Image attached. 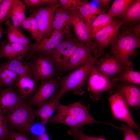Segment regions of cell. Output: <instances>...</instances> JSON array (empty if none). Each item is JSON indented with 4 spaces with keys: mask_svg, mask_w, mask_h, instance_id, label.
<instances>
[{
    "mask_svg": "<svg viewBox=\"0 0 140 140\" xmlns=\"http://www.w3.org/2000/svg\"><path fill=\"white\" fill-rule=\"evenodd\" d=\"M45 132L46 129L45 125L41 122H34L30 126L27 132L36 139Z\"/></svg>",
    "mask_w": 140,
    "mask_h": 140,
    "instance_id": "836d02e7",
    "label": "cell"
},
{
    "mask_svg": "<svg viewBox=\"0 0 140 140\" xmlns=\"http://www.w3.org/2000/svg\"><path fill=\"white\" fill-rule=\"evenodd\" d=\"M134 0H115L108 10V13L113 19L120 18Z\"/></svg>",
    "mask_w": 140,
    "mask_h": 140,
    "instance_id": "83f0119b",
    "label": "cell"
},
{
    "mask_svg": "<svg viewBox=\"0 0 140 140\" xmlns=\"http://www.w3.org/2000/svg\"><path fill=\"white\" fill-rule=\"evenodd\" d=\"M22 101L11 87L5 88L0 92V113L5 115Z\"/></svg>",
    "mask_w": 140,
    "mask_h": 140,
    "instance_id": "ac0fdd59",
    "label": "cell"
},
{
    "mask_svg": "<svg viewBox=\"0 0 140 140\" xmlns=\"http://www.w3.org/2000/svg\"><path fill=\"white\" fill-rule=\"evenodd\" d=\"M112 20V18L108 13H104L98 16L88 27L91 38L97 32L109 24Z\"/></svg>",
    "mask_w": 140,
    "mask_h": 140,
    "instance_id": "4316f807",
    "label": "cell"
},
{
    "mask_svg": "<svg viewBox=\"0 0 140 140\" xmlns=\"http://www.w3.org/2000/svg\"><path fill=\"white\" fill-rule=\"evenodd\" d=\"M116 91L129 106L136 109L140 107V88L138 86L123 83L116 86Z\"/></svg>",
    "mask_w": 140,
    "mask_h": 140,
    "instance_id": "2e32d148",
    "label": "cell"
},
{
    "mask_svg": "<svg viewBox=\"0 0 140 140\" xmlns=\"http://www.w3.org/2000/svg\"><path fill=\"white\" fill-rule=\"evenodd\" d=\"M124 24L121 20H112L108 25L95 33L92 38L98 46V53L102 54L104 50L110 45L118 33L120 26Z\"/></svg>",
    "mask_w": 140,
    "mask_h": 140,
    "instance_id": "4fadbf2b",
    "label": "cell"
},
{
    "mask_svg": "<svg viewBox=\"0 0 140 140\" xmlns=\"http://www.w3.org/2000/svg\"><path fill=\"white\" fill-rule=\"evenodd\" d=\"M65 33L62 31H54L32 45L27 54V60L33 57L36 53L49 52L57 47L64 39Z\"/></svg>",
    "mask_w": 140,
    "mask_h": 140,
    "instance_id": "7c38bea8",
    "label": "cell"
},
{
    "mask_svg": "<svg viewBox=\"0 0 140 140\" xmlns=\"http://www.w3.org/2000/svg\"><path fill=\"white\" fill-rule=\"evenodd\" d=\"M65 36L64 39L57 47L45 53L52 59L56 68L59 69L73 54L80 41L72 34Z\"/></svg>",
    "mask_w": 140,
    "mask_h": 140,
    "instance_id": "5b68a950",
    "label": "cell"
},
{
    "mask_svg": "<svg viewBox=\"0 0 140 140\" xmlns=\"http://www.w3.org/2000/svg\"><path fill=\"white\" fill-rule=\"evenodd\" d=\"M4 58L21 61L10 43L8 42L7 43L6 40L2 43L0 46V58Z\"/></svg>",
    "mask_w": 140,
    "mask_h": 140,
    "instance_id": "f546056e",
    "label": "cell"
},
{
    "mask_svg": "<svg viewBox=\"0 0 140 140\" xmlns=\"http://www.w3.org/2000/svg\"><path fill=\"white\" fill-rule=\"evenodd\" d=\"M60 6L69 13L78 11L81 4L80 0H59Z\"/></svg>",
    "mask_w": 140,
    "mask_h": 140,
    "instance_id": "1f68e13d",
    "label": "cell"
},
{
    "mask_svg": "<svg viewBox=\"0 0 140 140\" xmlns=\"http://www.w3.org/2000/svg\"><path fill=\"white\" fill-rule=\"evenodd\" d=\"M3 30L2 28L0 26V41L2 37L3 33Z\"/></svg>",
    "mask_w": 140,
    "mask_h": 140,
    "instance_id": "f6af8a7d",
    "label": "cell"
},
{
    "mask_svg": "<svg viewBox=\"0 0 140 140\" xmlns=\"http://www.w3.org/2000/svg\"><path fill=\"white\" fill-rule=\"evenodd\" d=\"M37 82L30 76H19L15 84L19 97L22 99L31 96L36 91Z\"/></svg>",
    "mask_w": 140,
    "mask_h": 140,
    "instance_id": "d6986e66",
    "label": "cell"
},
{
    "mask_svg": "<svg viewBox=\"0 0 140 140\" xmlns=\"http://www.w3.org/2000/svg\"><path fill=\"white\" fill-rule=\"evenodd\" d=\"M78 11L83 17L88 29L90 24L96 17L101 14L105 13L106 11L86 0L81 1Z\"/></svg>",
    "mask_w": 140,
    "mask_h": 140,
    "instance_id": "44dd1931",
    "label": "cell"
},
{
    "mask_svg": "<svg viewBox=\"0 0 140 140\" xmlns=\"http://www.w3.org/2000/svg\"><path fill=\"white\" fill-rule=\"evenodd\" d=\"M68 133L72 136L73 140H106L102 137L88 136L82 130L79 129L68 130Z\"/></svg>",
    "mask_w": 140,
    "mask_h": 140,
    "instance_id": "4dcf8cb0",
    "label": "cell"
},
{
    "mask_svg": "<svg viewBox=\"0 0 140 140\" xmlns=\"http://www.w3.org/2000/svg\"><path fill=\"white\" fill-rule=\"evenodd\" d=\"M3 0H0V4L3 2Z\"/></svg>",
    "mask_w": 140,
    "mask_h": 140,
    "instance_id": "7dc6e473",
    "label": "cell"
},
{
    "mask_svg": "<svg viewBox=\"0 0 140 140\" xmlns=\"http://www.w3.org/2000/svg\"><path fill=\"white\" fill-rule=\"evenodd\" d=\"M10 43L22 61L30 50V46L18 43Z\"/></svg>",
    "mask_w": 140,
    "mask_h": 140,
    "instance_id": "d590c367",
    "label": "cell"
},
{
    "mask_svg": "<svg viewBox=\"0 0 140 140\" xmlns=\"http://www.w3.org/2000/svg\"><path fill=\"white\" fill-rule=\"evenodd\" d=\"M19 76L8 68L0 66V85L5 88H10L15 84Z\"/></svg>",
    "mask_w": 140,
    "mask_h": 140,
    "instance_id": "f1b7e54d",
    "label": "cell"
},
{
    "mask_svg": "<svg viewBox=\"0 0 140 140\" xmlns=\"http://www.w3.org/2000/svg\"><path fill=\"white\" fill-rule=\"evenodd\" d=\"M91 51L84 43L80 41L75 52L68 62L59 69L67 71L76 69L92 60L94 55Z\"/></svg>",
    "mask_w": 140,
    "mask_h": 140,
    "instance_id": "9a60e30c",
    "label": "cell"
},
{
    "mask_svg": "<svg viewBox=\"0 0 140 140\" xmlns=\"http://www.w3.org/2000/svg\"><path fill=\"white\" fill-rule=\"evenodd\" d=\"M125 30L137 37L140 38V24L139 23L136 24L134 26Z\"/></svg>",
    "mask_w": 140,
    "mask_h": 140,
    "instance_id": "60d3db41",
    "label": "cell"
},
{
    "mask_svg": "<svg viewBox=\"0 0 140 140\" xmlns=\"http://www.w3.org/2000/svg\"><path fill=\"white\" fill-rule=\"evenodd\" d=\"M87 81L89 97L94 101L100 99L102 93L111 92L114 87L110 78L97 71L94 66L90 71Z\"/></svg>",
    "mask_w": 140,
    "mask_h": 140,
    "instance_id": "52a82bcc",
    "label": "cell"
},
{
    "mask_svg": "<svg viewBox=\"0 0 140 140\" xmlns=\"http://www.w3.org/2000/svg\"><path fill=\"white\" fill-rule=\"evenodd\" d=\"M71 25L69 13L59 6L56 9L53 21L54 31H63L65 35H70Z\"/></svg>",
    "mask_w": 140,
    "mask_h": 140,
    "instance_id": "ffe728a7",
    "label": "cell"
},
{
    "mask_svg": "<svg viewBox=\"0 0 140 140\" xmlns=\"http://www.w3.org/2000/svg\"><path fill=\"white\" fill-rule=\"evenodd\" d=\"M8 125L5 115L0 113V140H8L10 133Z\"/></svg>",
    "mask_w": 140,
    "mask_h": 140,
    "instance_id": "e575fe53",
    "label": "cell"
},
{
    "mask_svg": "<svg viewBox=\"0 0 140 140\" xmlns=\"http://www.w3.org/2000/svg\"><path fill=\"white\" fill-rule=\"evenodd\" d=\"M20 26L30 33L31 26L29 17H25L22 22Z\"/></svg>",
    "mask_w": 140,
    "mask_h": 140,
    "instance_id": "7bdbcfd3",
    "label": "cell"
},
{
    "mask_svg": "<svg viewBox=\"0 0 140 140\" xmlns=\"http://www.w3.org/2000/svg\"><path fill=\"white\" fill-rule=\"evenodd\" d=\"M120 18L124 24L132 25L139 23L140 20V0H134Z\"/></svg>",
    "mask_w": 140,
    "mask_h": 140,
    "instance_id": "603a6c76",
    "label": "cell"
},
{
    "mask_svg": "<svg viewBox=\"0 0 140 140\" xmlns=\"http://www.w3.org/2000/svg\"><path fill=\"white\" fill-rule=\"evenodd\" d=\"M113 83L122 82L138 86L140 85V73L134 71L133 68L126 66L121 73L110 78Z\"/></svg>",
    "mask_w": 140,
    "mask_h": 140,
    "instance_id": "d4e9b609",
    "label": "cell"
},
{
    "mask_svg": "<svg viewBox=\"0 0 140 140\" xmlns=\"http://www.w3.org/2000/svg\"><path fill=\"white\" fill-rule=\"evenodd\" d=\"M33 57L30 61L31 69L37 81L42 82L58 76L55 65L50 57L39 53L37 56Z\"/></svg>",
    "mask_w": 140,
    "mask_h": 140,
    "instance_id": "8992f818",
    "label": "cell"
},
{
    "mask_svg": "<svg viewBox=\"0 0 140 140\" xmlns=\"http://www.w3.org/2000/svg\"><path fill=\"white\" fill-rule=\"evenodd\" d=\"M69 13L71 25L73 27L77 38L90 48L94 55L97 54L98 53V46L92 40L88 28L79 11Z\"/></svg>",
    "mask_w": 140,
    "mask_h": 140,
    "instance_id": "30bf717a",
    "label": "cell"
},
{
    "mask_svg": "<svg viewBox=\"0 0 140 140\" xmlns=\"http://www.w3.org/2000/svg\"><path fill=\"white\" fill-rule=\"evenodd\" d=\"M8 28L7 37L8 42L30 46L31 42L29 39L22 32L18 27L14 25L9 20L6 22Z\"/></svg>",
    "mask_w": 140,
    "mask_h": 140,
    "instance_id": "cb8c5ba5",
    "label": "cell"
},
{
    "mask_svg": "<svg viewBox=\"0 0 140 140\" xmlns=\"http://www.w3.org/2000/svg\"><path fill=\"white\" fill-rule=\"evenodd\" d=\"M101 55L100 53L97 54L88 63L61 79V86L58 92L62 96L70 91H73L75 95H80L83 94L84 91L83 88L87 82L91 69Z\"/></svg>",
    "mask_w": 140,
    "mask_h": 140,
    "instance_id": "3957f363",
    "label": "cell"
},
{
    "mask_svg": "<svg viewBox=\"0 0 140 140\" xmlns=\"http://www.w3.org/2000/svg\"><path fill=\"white\" fill-rule=\"evenodd\" d=\"M5 115L8 125L24 134L28 132L30 126L34 122L35 115L31 105L23 101Z\"/></svg>",
    "mask_w": 140,
    "mask_h": 140,
    "instance_id": "277c9868",
    "label": "cell"
},
{
    "mask_svg": "<svg viewBox=\"0 0 140 140\" xmlns=\"http://www.w3.org/2000/svg\"><path fill=\"white\" fill-rule=\"evenodd\" d=\"M26 6L22 1L15 0L10 10L8 18L12 20V24L18 27L26 17L25 11Z\"/></svg>",
    "mask_w": 140,
    "mask_h": 140,
    "instance_id": "484cf974",
    "label": "cell"
},
{
    "mask_svg": "<svg viewBox=\"0 0 140 140\" xmlns=\"http://www.w3.org/2000/svg\"><path fill=\"white\" fill-rule=\"evenodd\" d=\"M8 140H31L23 133L15 131H10Z\"/></svg>",
    "mask_w": 140,
    "mask_h": 140,
    "instance_id": "ab89813d",
    "label": "cell"
},
{
    "mask_svg": "<svg viewBox=\"0 0 140 140\" xmlns=\"http://www.w3.org/2000/svg\"><path fill=\"white\" fill-rule=\"evenodd\" d=\"M2 87L0 85V92L2 89Z\"/></svg>",
    "mask_w": 140,
    "mask_h": 140,
    "instance_id": "bcb514c9",
    "label": "cell"
},
{
    "mask_svg": "<svg viewBox=\"0 0 140 140\" xmlns=\"http://www.w3.org/2000/svg\"><path fill=\"white\" fill-rule=\"evenodd\" d=\"M15 0H3L0 4V24L9 20L8 16L10 9Z\"/></svg>",
    "mask_w": 140,
    "mask_h": 140,
    "instance_id": "d6a6232c",
    "label": "cell"
},
{
    "mask_svg": "<svg viewBox=\"0 0 140 140\" xmlns=\"http://www.w3.org/2000/svg\"><path fill=\"white\" fill-rule=\"evenodd\" d=\"M111 0H95L94 1L97 6L102 9L106 11Z\"/></svg>",
    "mask_w": 140,
    "mask_h": 140,
    "instance_id": "b9f144b4",
    "label": "cell"
},
{
    "mask_svg": "<svg viewBox=\"0 0 140 140\" xmlns=\"http://www.w3.org/2000/svg\"><path fill=\"white\" fill-rule=\"evenodd\" d=\"M94 66L97 71L110 79L123 72L125 68L119 59L108 53L98 59Z\"/></svg>",
    "mask_w": 140,
    "mask_h": 140,
    "instance_id": "5bb4252c",
    "label": "cell"
},
{
    "mask_svg": "<svg viewBox=\"0 0 140 140\" xmlns=\"http://www.w3.org/2000/svg\"><path fill=\"white\" fill-rule=\"evenodd\" d=\"M26 5L29 7H40L44 4L51 3H59L57 0H24Z\"/></svg>",
    "mask_w": 140,
    "mask_h": 140,
    "instance_id": "f35d334b",
    "label": "cell"
},
{
    "mask_svg": "<svg viewBox=\"0 0 140 140\" xmlns=\"http://www.w3.org/2000/svg\"><path fill=\"white\" fill-rule=\"evenodd\" d=\"M61 79L58 76L41 82L29 100V103L38 107L46 102L61 86Z\"/></svg>",
    "mask_w": 140,
    "mask_h": 140,
    "instance_id": "8fae6325",
    "label": "cell"
},
{
    "mask_svg": "<svg viewBox=\"0 0 140 140\" xmlns=\"http://www.w3.org/2000/svg\"><path fill=\"white\" fill-rule=\"evenodd\" d=\"M124 135L123 140H140L139 137L132 131V128L127 124H122L121 127Z\"/></svg>",
    "mask_w": 140,
    "mask_h": 140,
    "instance_id": "8d00e7d4",
    "label": "cell"
},
{
    "mask_svg": "<svg viewBox=\"0 0 140 140\" xmlns=\"http://www.w3.org/2000/svg\"><path fill=\"white\" fill-rule=\"evenodd\" d=\"M113 115L116 119L124 122L136 130H139L140 127L134 121L129 106L121 96L116 93L109 98Z\"/></svg>",
    "mask_w": 140,
    "mask_h": 140,
    "instance_id": "9c48e42d",
    "label": "cell"
},
{
    "mask_svg": "<svg viewBox=\"0 0 140 140\" xmlns=\"http://www.w3.org/2000/svg\"><path fill=\"white\" fill-rule=\"evenodd\" d=\"M62 96L58 91L55 92L47 101L34 110L35 115L40 118L44 124L47 123L51 116L57 110Z\"/></svg>",
    "mask_w": 140,
    "mask_h": 140,
    "instance_id": "e0dca14e",
    "label": "cell"
},
{
    "mask_svg": "<svg viewBox=\"0 0 140 140\" xmlns=\"http://www.w3.org/2000/svg\"><path fill=\"white\" fill-rule=\"evenodd\" d=\"M30 61L22 62L17 59H9L1 65L17 74L19 76H26L33 78L31 67Z\"/></svg>",
    "mask_w": 140,
    "mask_h": 140,
    "instance_id": "7402d4cb",
    "label": "cell"
},
{
    "mask_svg": "<svg viewBox=\"0 0 140 140\" xmlns=\"http://www.w3.org/2000/svg\"><path fill=\"white\" fill-rule=\"evenodd\" d=\"M57 123L67 125L70 129H76L85 125L94 123L113 125L112 123L98 121L89 114L87 108L79 102L67 105L60 104L55 115L47 123Z\"/></svg>",
    "mask_w": 140,
    "mask_h": 140,
    "instance_id": "6da1fadb",
    "label": "cell"
},
{
    "mask_svg": "<svg viewBox=\"0 0 140 140\" xmlns=\"http://www.w3.org/2000/svg\"><path fill=\"white\" fill-rule=\"evenodd\" d=\"M29 17L31 26L30 33L32 38L35 39L36 41H38L39 39V31L37 22L35 17L32 14Z\"/></svg>",
    "mask_w": 140,
    "mask_h": 140,
    "instance_id": "74e56055",
    "label": "cell"
},
{
    "mask_svg": "<svg viewBox=\"0 0 140 140\" xmlns=\"http://www.w3.org/2000/svg\"><path fill=\"white\" fill-rule=\"evenodd\" d=\"M59 6V3L50 4L46 6L39 7L33 12L32 14L35 17L38 27V41L54 31L53 21L56 9Z\"/></svg>",
    "mask_w": 140,
    "mask_h": 140,
    "instance_id": "ba28073f",
    "label": "cell"
},
{
    "mask_svg": "<svg viewBox=\"0 0 140 140\" xmlns=\"http://www.w3.org/2000/svg\"><path fill=\"white\" fill-rule=\"evenodd\" d=\"M35 139L36 140H50L46 132L43 133Z\"/></svg>",
    "mask_w": 140,
    "mask_h": 140,
    "instance_id": "ee69618b",
    "label": "cell"
},
{
    "mask_svg": "<svg viewBox=\"0 0 140 140\" xmlns=\"http://www.w3.org/2000/svg\"><path fill=\"white\" fill-rule=\"evenodd\" d=\"M112 55L119 59L125 67L133 68L129 60L136 48L140 47V38L125 29L117 36L110 44Z\"/></svg>",
    "mask_w": 140,
    "mask_h": 140,
    "instance_id": "7a4b0ae2",
    "label": "cell"
}]
</instances>
